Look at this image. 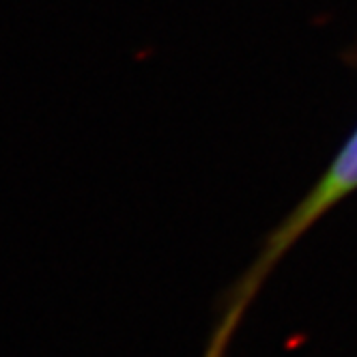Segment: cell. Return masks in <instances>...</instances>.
Returning <instances> with one entry per match:
<instances>
[{
    "instance_id": "1",
    "label": "cell",
    "mask_w": 357,
    "mask_h": 357,
    "mask_svg": "<svg viewBox=\"0 0 357 357\" xmlns=\"http://www.w3.org/2000/svg\"><path fill=\"white\" fill-rule=\"evenodd\" d=\"M353 192H357V127L340 146L336 158L329 162L325 172L319 176L312 190L269 233L257 259L237 278V282L226 291L202 357H228V351L233 347V340L250 305L257 299L275 265L329 209H334L340 200H344Z\"/></svg>"
},
{
    "instance_id": "2",
    "label": "cell",
    "mask_w": 357,
    "mask_h": 357,
    "mask_svg": "<svg viewBox=\"0 0 357 357\" xmlns=\"http://www.w3.org/2000/svg\"><path fill=\"white\" fill-rule=\"evenodd\" d=\"M353 59H355V63H357V47H355V52H353Z\"/></svg>"
}]
</instances>
